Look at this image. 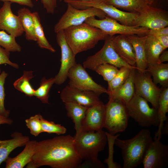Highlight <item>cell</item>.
<instances>
[{"label":"cell","mask_w":168,"mask_h":168,"mask_svg":"<svg viewBox=\"0 0 168 168\" xmlns=\"http://www.w3.org/2000/svg\"><path fill=\"white\" fill-rule=\"evenodd\" d=\"M146 70L152 77L156 85L159 84L162 87H168V64L158 63L148 65Z\"/></svg>","instance_id":"cell-29"},{"label":"cell","mask_w":168,"mask_h":168,"mask_svg":"<svg viewBox=\"0 0 168 168\" xmlns=\"http://www.w3.org/2000/svg\"><path fill=\"white\" fill-rule=\"evenodd\" d=\"M113 36H109L105 40L102 48L93 55L87 58L83 63L84 68L95 71L99 65L109 63L117 68L127 67L137 68L136 66H131L124 61L116 52L113 45Z\"/></svg>","instance_id":"cell-7"},{"label":"cell","mask_w":168,"mask_h":168,"mask_svg":"<svg viewBox=\"0 0 168 168\" xmlns=\"http://www.w3.org/2000/svg\"><path fill=\"white\" fill-rule=\"evenodd\" d=\"M112 44L120 57L129 65L134 66L136 62L135 52L128 36L124 35L114 36Z\"/></svg>","instance_id":"cell-19"},{"label":"cell","mask_w":168,"mask_h":168,"mask_svg":"<svg viewBox=\"0 0 168 168\" xmlns=\"http://www.w3.org/2000/svg\"><path fill=\"white\" fill-rule=\"evenodd\" d=\"M106 16L103 11L97 8L91 7L80 10L68 3L67 9L55 25L54 31L56 33L69 27L80 25L91 17L97 16L101 19Z\"/></svg>","instance_id":"cell-8"},{"label":"cell","mask_w":168,"mask_h":168,"mask_svg":"<svg viewBox=\"0 0 168 168\" xmlns=\"http://www.w3.org/2000/svg\"><path fill=\"white\" fill-rule=\"evenodd\" d=\"M66 40L75 55L95 47L109 36L100 29L84 22L63 30Z\"/></svg>","instance_id":"cell-2"},{"label":"cell","mask_w":168,"mask_h":168,"mask_svg":"<svg viewBox=\"0 0 168 168\" xmlns=\"http://www.w3.org/2000/svg\"><path fill=\"white\" fill-rule=\"evenodd\" d=\"M16 37L3 30H0V46L8 51L20 52L21 46L16 42Z\"/></svg>","instance_id":"cell-34"},{"label":"cell","mask_w":168,"mask_h":168,"mask_svg":"<svg viewBox=\"0 0 168 168\" xmlns=\"http://www.w3.org/2000/svg\"><path fill=\"white\" fill-rule=\"evenodd\" d=\"M63 0L64 2L67 3V2L71 1H80V2H90L92 1L96 0Z\"/></svg>","instance_id":"cell-49"},{"label":"cell","mask_w":168,"mask_h":168,"mask_svg":"<svg viewBox=\"0 0 168 168\" xmlns=\"http://www.w3.org/2000/svg\"><path fill=\"white\" fill-rule=\"evenodd\" d=\"M168 61V51H163L159 55L158 63H163Z\"/></svg>","instance_id":"cell-46"},{"label":"cell","mask_w":168,"mask_h":168,"mask_svg":"<svg viewBox=\"0 0 168 168\" xmlns=\"http://www.w3.org/2000/svg\"><path fill=\"white\" fill-rule=\"evenodd\" d=\"M85 22L100 29L110 36L116 34L144 35H146L149 30L145 27L122 24L107 16L100 19H96L95 16L91 17L86 19Z\"/></svg>","instance_id":"cell-9"},{"label":"cell","mask_w":168,"mask_h":168,"mask_svg":"<svg viewBox=\"0 0 168 168\" xmlns=\"http://www.w3.org/2000/svg\"><path fill=\"white\" fill-rule=\"evenodd\" d=\"M73 138L76 149L82 161L94 167H105L98 156L104 150L107 141L105 132L102 130L81 132Z\"/></svg>","instance_id":"cell-3"},{"label":"cell","mask_w":168,"mask_h":168,"mask_svg":"<svg viewBox=\"0 0 168 168\" xmlns=\"http://www.w3.org/2000/svg\"><path fill=\"white\" fill-rule=\"evenodd\" d=\"M168 134V119L165 121L161 131V134L167 135Z\"/></svg>","instance_id":"cell-47"},{"label":"cell","mask_w":168,"mask_h":168,"mask_svg":"<svg viewBox=\"0 0 168 168\" xmlns=\"http://www.w3.org/2000/svg\"><path fill=\"white\" fill-rule=\"evenodd\" d=\"M153 139L149 130L143 128L133 138H117L114 144L121 150L123 168H134L142 163L146 151Z\"/></svg>","instance_id":"cell-4"},{"label":"cell","mask_w":168,"mask_h":168,"mask_svg":"<svg viewBox=\"0 0 168 168\" xmlns=\"http://www.w3.org/2000/svg\"><path fill=\"white\" fill-rule=\"evenodd\" d=\"M129 117L124 103L119 99H110L105 105L104 128L112 135L123 132L127 127Z\"/></svg>","instance_id":"cell-5"},{"label":"cell","mask_w":168,"mask_h":168,"mask_svg":"<svg viewBox=\"0 0 168 168\" xmlns=\"http://www.w3.org/2000/svg\"><path fill=\"white\" fill-rule=\"evenodd\" d=\"M12 3L9 2H4L0 8V30L16 38L21 36L24 31L19 17L12 12Z\"/></svg>","instance_id":"cell-18"},{"label":"cell","mask_w":168,"mask_h":168,"mask_svg":"<svg viewBox=\"0 0 168 168\" xmlns=\"http://www.w3.org/2000/svg\"><path fill=\"white\" fill-rule=\"evenodd\" d=\"M37 141H28L23 150L16 156H8L5 160L6 168H22L31 161Z\"/></svg>","instance_id":"cell-20"},{"label":"cell","mask_w":168,"mask_h":168,"mask_svg":"<svg viewBox=\"0 0 168 168\" xmlns=\"http://www.w3.org/2000/svg\"><path fill=\"white\" fill-rule=\"evenodd\" d=\"M48 13L54 14L57 7V0H40Z\"/></svg>","instance_id":"cell-41"},{"label":"cell","mask_w":168,"mask_h":168,"mask_svg":"<svg viewBox=\"0 0 168 168\" xmlns=\"http://www.w3.org/2000/svg\"><path fill=\"white\" fill-rule=\"evenodd\" d=\"M33 71H24L23 75L13 83L14 87L18 91L24 93L26 96H34L35 90L30 83V81L34 77Z\"/></svg>","instance_id":"cell-31"},{"label":"cell","mask_w":168,"mask_h":168,"mask_svg":"<svg viewBox=\"0 0 168 168\" xmlns=\"http://www.w3.org/2000/svg\"><path fill=\"white\" fill-rule=\"evenodd\" d=\"M64 103L67 116L72 119L74 124L75 134L77 135L81 132V123L88 107L73 102Z\"/></svg>","instance_id":"cell-24"},{"label":"cell","mask_w":168,"mask_h":168,"mask_svg":"<svg viewBox=\"0 0 168 168\" xmlns=\"http://www.w3.org/2000/svg\"><path fill=\"white\" fill-rule=\"evenodd\" d=\"M41 115L40 114H36L25 120L26 125L29 129L30 134L35 137L42 133L40 120Z\"/></svg>","instance_id":"cell-38"},{"label":"cell","mask_w":168,"mask_h":168,"mask_svg":"<svg viewBox=\"0 0 168 168\" xmlns=\"http://www.w3.org/2000/svg\"><path fill=\"white\" fill-rule=\"evenodd\" d=\"M144 168H164L168 164V145L158 138L154 139L148 147L142 163Z\"/></svg>","instance_id":"cell-14"},{"label":"cell","mask_w":168,"mask_h":168,"mask_svg":"<svg viewBox=\"0 0 168 168\" xmlns=\"http://www.w3.org/2000/svg\"><path fill=\"white\" fill-rule=\"evenodd\" d=\"M136 68L132 69L124 82L116 91L109 95V99L119 100L127 104L135 94L134 77Z\"/></svg>","instance_id":"cell-23"},{"label":"cell","mask_w":168,"mask_h":168,"mask_svg":"<svg viewBox=\"0 0 168 168\" xmlns=\"http://www.w3.org/2000/svg\"><path fill=\"white\" fill-rule=\"evenodd\" d=\"M68 77L69 85L78 89L91 91L99 96L107 93V89L95 82L89 75L82 65L76 63L69 70Z\"/></svg>","instance_id":"cell-12"},{"label":"cell","mask_w":168,"mask_h":168,"mask_svg":"<svg viewBox=\"0 0 168 168\" xmlns=\"http://www.w3.org/2000/svg\"><path fill=\"white\" fill-rule=\"evenodd\" d=\"M67 3L78 8L85 9L91 7L97 8L103 11L107 16L118 21L122 24L129 26H136V20L138 13L122 11L100 0L90 2L71 1Z\"/></svg>","instance_id":"cell-10"},{"label":"cell","mask_w":168,"mask_h":168,"mask_svg":"<svg viewBox=\"0 0 168 168\" xmlns=\"http://www.w3.org/2000/svg\"><path fill=\"white\" fill-rule=\"evenodd\" d=\"M11 139L0 140V165L9 156L10 153L18 147L25 146L30 140L29 137L23 136L19 132H14L11 135Z\"/></svg>","instance_id":"cell-21"},{"label":"cell","mask_w":168,"mask_h":168,"mask_svg":"<svg viewBox=\"0 0 168 168\" xmlns=\"http://www.w3.org/2000/svg\"><path fill=\"white\" fill-rule=\"evenodd\" d=\"M126 106L129 117L142 127H158L159 120L157 110L151 108L148 102L135 94Z\"/></svg>","instance_id":"cell-6"},{"label":"cell","mask_w":168,"mask_h":168,"mask_svg":"<svg viewBox=\"0 0 168 168\" xmlns=\"http://www.w3.org/2000/svg\"><path fill=\"white\" fill-rule=\"evenodd\" d=\"M7 75V73L5 71H2L0 73V114L8 117L9 110H6L4 106L5 93L4 85Z\"/></svg>","instance_id":"cell-39"},{"label":"cell","mask_w":168,"mask_h":168,"mask_svg":"<svg viewBox=\"0 0 168 168\" xmlns=\"http://www.w3.org/2000/svg\"><path fill=\"white\" fill-rule=\"evenodd\" d=\"M151 76L147 70L142 72L136 69L134 77L135 93L150 102L152 107L157 110L161 89L155 84Z\"/></svg>","instance_id":"cell-11"},{"label":"cell","mask_w":168,"mask_h":168,"mask_svg":"<svg viewBox=\"0 0 168 168\" xmlns=\"http://www.w3.org/2000/svg\"><path fill=\"white\" fill-rule=\"evenodd\" d=\"M55 83L54 77L47 79L43 77L40 83L39 87L35 90L34 96L39 99L42 103L49 104V92L53 85Z\"/></svg>","instance_id":"cell-33"},{"label":"cell","mask_w":168,"mask_h":168,"mask_svg":"<svg viewBox=\"0 0 168 168\" xmlns=\"http://www.w3.org/2000/svg\"><path fill=\"white\" fill-rule=\"evenodd\" d=\"M133 68L127 67L120 68L114 77L108 82V87L107 89L108 95L114 93L124 82Z\"/></svg>","instance_id":"cell-32"},{"label":"cell","mask_w":168,"mask_h":168,"mask_svg":"<svg viewBox=\"0 0 168 168\" xmlns=\"http://www.w3.org/2000/svg\"><path fill=\"white\" fill-rule=\"evenodd\" d=\"M128 36L134 49L137 69L142 72H145L148 67L145 48L147 35L140 36L133 35Z\"/></svg>","instance_id":"cell-22"},{"label":"cell","mask_w":168,"mask_h":168,"mask_svg":"<svg viewBox=\"0 0 168 168\" xmlns=\"http://www.w3.org/2000/svg\"><path fill=\"white\" fill-rule=\"evenodd\" d=\"M165 1H167V0H155L152 6L157 4L160 5L161 3L165 2Z\"/></svg>","instance_id":"cell-48"},{"label":"cell","mask_w":168,"mask_h":168,"mask_svg":"<svg viewBox=\"0 0 168 168\" xmlns=\"http://www.w3.org/2000/svg\"><path fill=\"white\" fill-rule=\"evenodd\" d=\"M0 1L4 2H9L12 3L14 2L20 5L27 6L32 8L34 5L32 0H0Z\"/></svg>","instance_id":"cell-43"},{"label":"cell","mask_w":168,"mask_h":168,"mask_svg":"<svg viewBox=\"0 0 168 168\" xmlns=\"http://www.w3.org/2000/svg\"><path fill=\"white\" fill-rule=\"evenodd\" d=\"M17 16L25 32L26 39L28 40L36 41L32 12L28 8L24 7L18 10Z\"/></svg>","instance_id":"cell-27"},{"label":"cell","mask_w":168,"mask_h":168,"mask_svg":"<svg viewBox=\"0 0 168 168\" xmlns=\"http://www.w3.org/2000/svg\"><path fill=\"white\" fill-rule=\"evenodd\" d=\"M148 5L152 6L155 0H142Z\"/></svg>","instance_id":"cell-50"},{"label":"cell","mask_w":168,"mask_h":168,"mask_svg":"<svg viewBox=\"0 0 168 168\" xmlns=\"http://www.w3.org/2000/svg\"><path fill=\"white\" fill-rule=\"evenodd\" d=\"M105 133L108 143L109 153L108 158L105 160L104 162L107 164L108 168H121L119 164L114 162L113 160V146L115 140L120 134H118L116 135H112L106 132H105Z\"/></svg>","instance_id":"cell-37"},{"label":"cell","mask_w":168,"mask_h":168,"mask_svg":"<svg viewBox=\"0 0 168 168\" xmlns=\"http://www.w3.org/2000/svg\"><path fill=\"white\" fill-rule=\"evenodd\" d=\"M119 70L117 67L114 65L105 63L98 66L95 71L101 75L104 79L108 82L114 77Z\"/></svg>","instance_id":"cell-36"},{"label":"cell","mask_w":168,"mask_h":168,"mask_svg":"<svg viewBox=\"0 0 168 168\" xmlns=\"http://www.w3.org/2000/svg\"><path fill=\"white\" fill-rule=\"evenodd\" d=\"M147 35L145 48L146 60L148 66L158 63L159 55L165 50L155 36Z\"/></svg>","instance_id":"cell-25"},{"label":"cell","mask_w":168,"mask_h":168,"mask_svg":"<svg viewBox=\"0 0 168 168\" xmlns=\"http://www.w3.org/2000/svg\"><path fill=\"white\" fill-rule=\"evenodd\" d=\"M32 14L36 41L38 46L41 48L47 49L53 53L55 52V49L50 44L45 36L38 13L35 12H32Z\"/></svg>","instance_id":"cell-30"},{"label":"cell","mask_w":168,"mask_h":168,"mask_svg":"<svg viewBox=\"0 0 168 168\" xmlns=\"http://www.w3.org/2000/svg\"><path fill=\"white\" fill-rule=\"evenodd\" d=\"M82 160L70 135L37 142L34 153L26 168L47 166L53 168H77Z\"/></svg>","instance_id":"cell-1"},{"label":"cell","mask_w":168,"mask_h":168,"mask_svg":"<svg viewBox=\"0 0 168 168\" xmlns=\"http://www.w3.org/2000/svg\"><path fill=\"white\" fill-rule=\"evenodd\" d=\"M164 35H168V26L159 29L149 30L146 35L155 37Z\"/></svg>","instance_id":"cell-42"},{"label":"cell","mask_w":168,"mask_h":168,"mask_svg":"<svg viewBox=\"0 0 168 168\" xmlns=\"http://www.w3.org/2000/svg\"><path fill=\"white\" fill-rule=\"evenodd\" d=\"M10 52L0 46V65L7 64L12 67L18 68V65L16 63L12 62L9 59ZM1 70L0 68V73Z\"/></svg>","instance_id":"cell-40"},{"label":"cell","mask_w":168,"mask_h":168,"mask_svg":"<svg viewBox=\"0 0 168 168\" xmlns=\"http://www.w3.org/2000/svg\"><path fill=\"white\" fill-rule=\"evenodd\" d=\"M13 123V120L8 118L0 114V125L7 124L11 125Z\"/></svg>","instance_id":"cell-45"},{"label":"cell","mask_w":168,"mask_h":168,"mask_svg":"<svg viewBox=\"0 0 168 168\" xmlns=\"http://www.w3.org/2000/svg\"><path fill=\"white\" fill-rule=\"evenodd\" d=\"M100 0L117 8L127 11V12L138 14L143 11L150 6L142 0Z\"/></svg>","instance_id":"cell-26"},{"label":"cell","mask_w":168,"mask_h":168,"mask_svg":"<svg viewBox=\"0 0 168 168\" xmlns=\"http://www.w3.org/2000/svg\"><path fill=\"white\" fill-rule=\"evenodd\" d=\"M40 120L42 132L49 133H54L58 135L65 134L67 129L60 124H56L54 122L49 121L43 118L41 115Z\"/></svg>","instance_id":"cell-35"},{"label":"cell","mask_w":168,"mask_h":168,"mask_svg":"<svg viewBox=\"0 0 168 168\" xmlns=\"http://www.w3.org/2000/svg\"><path fill=\"white\" fill-rule=\"evenodd\" d=\"M155 37L165 50L168 47V35H162Z\"/></svg>","instance_id":"cell-44"},{"label":"cell","mask_w":168,"mask_h":168,"mask_svg":"<svg viewBox=\"0 0 168 168\" xmlns=\"http://www.w3.org/2000/svg\"><path fill=\"white\" fill-rule=\"evenodd\" d=\"M168 26L167 11L151 6L138 14L136 20V26L145 27L149 30L162 28Z\"/></svg>","instance_id":"cell-15"},{"label":"cell","mask_w":168,"mask_h":168,"mask_svg":"<svg viewBox=\"0 0 168 168\" xmlns=\"http://www.w3.org/2000/svg\"><path fill=\"white\" fill-rule=\"evenodd\" d=\"M105 105L100 101L89 107L81 123V132L102 130L105 122Z\"/></svg>","instance_id":"cell-16"},{"label":"cell","mask_w":168,"mask_h":168,"mask_svg":"<svg viewBox=\"0 0 168 168\" xmlns=\"http://www.w3.org/2000/svg\"><path fill=\"white\" fill-rule=\"evenodd\" d=\"M157 114L159 120L157 131L155 133L154 139L161 138V131L165 121L168 118L166 114L168 112V87H162L158 101Z\"/></svg>","instance_id":"cell-28"},{"label":"cell","mask_w":168,"mask_h":168,"mask_svg":"<svg viewBox=\"0 0 168 168\" xmlns=\"http://www.w3.org/2000/svg\"><path fill=\"white\" fill-rule=\"evenodd\" d=\"M56 33L57 43L60 47L61 51V66L58 73L54 77L55 83L61 85L66 81L68 77V71L76 63L75 55L67 42L63 30Z\"/></svg>","instance_id":"cell-13"},{"label":"cell","mask_w":168,"mask_h":168,"mask_svg":"<svg viewBox=\"0 0 168 168\" xmlns=\"http://www.w3.org/2000/svg\"><path fill=\"white\" fill-rule=\"evenodd\" d=\"M60 96L64 103L73 102L88 107L100 101L99 96L94 92L81 90L69 85L62 90Z\"/></svg>","instance_id":"cell-17"}]
</instances>
